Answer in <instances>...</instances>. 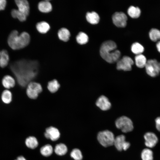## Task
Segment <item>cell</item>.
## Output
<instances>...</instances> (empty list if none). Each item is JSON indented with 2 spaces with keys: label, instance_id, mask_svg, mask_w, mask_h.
I'll use <instances>...</instances> for the list:
<instances>
[{
  "label": "cell",
  "instance_id": "1",
  "mask_svg": "<svg viewBox=\"0 0 160 160\" xmlns=\"http://www.w3.org/2000/svg\"><path fill=\"white\" fill-rule=\"evenodd\" d=\"M39 64L36 60L21 59L12 63L10 68L20 87L27 86L37 76Z\"/></svg>",
  "mask_w": 160,
  "mask_h": 160
},
{
  "label": "cell",
  "instance_id": "2",
  "mask_svg": "<svg viewBox=\"0 0 160 160\" xmlns=\"http://www.w3.org/2000/svg\"><path fill=\"white\" fill-rule=\"evenodd\" d=\"M117 45L113 41L108 40L103 42L100 47V54L101 57L106 61L112 63L117 61L121 53L116 49Z\"/></svg>",
  "mask_w": 160,
  "mask_h": 160
},
{
  "label": "cell",
  "instance_id": "3",
  "mask_svg": "<svg viewBox=\"0 0 160 160\" xmlns=\"http://www.w3.org/2000/svg\"><path fill=\"white\" fill-rule=\"evenodd\" d=\"M30 37L29 34L23 32L19 35L17 30H13L10 33L7 42L9 46L13 50H17L24 48L29 43Z\"/></svg>",
  "mask_w": 160,
  "mask_h": 160
},
{
  "label": "cell",
  "instance_id": "4",
  "mask_svg": "<svg viewBox=\"0 0 160 160\" xmlns=\"http://www.w3.org/2000/svg\"><path fill=\"white\" fill-rule=\"evenodd\" d=\"M115 138L113 133L108 130L100 132L97 135L98 142L104 147H107L113 145Z\"/></svg>",
  "mask_w": 160,
  "mask_h": 160
},
{
  "label": "cell",
  "instance_id": "5",
  "mask_svg": "<svg viewBox=\"0 0 160 160\" xmlns=\"http://www.w3.org/2000/svg\"><path fill=\"white\" fill-rule=\"evenodd\" d=\"M145 68L147 73L151 77H156L160 73V62L156 59L147 60Z\"/></svg>",
  "mask_w": 160,
  "mask_h": 160
},
{
  "label": "cell",
  "instance_id": "6",
  "mask_svg": "<svg viewBox=\"0 0 160 160\" xmlns=\"http://www.w3.org/2000/svg\"><path fill=\"white\" fill-rule=\"evenodd\" d=\"M115 124L117 128L124 133L132 131L134 128L132 120L124 116L120 117L117 119L115 121Z\"/></svg>",
  "mask_w": 160,
  "mask_h": 160
},
{
  "label": "cell",
  "instance_id": "7",
  "mask_svg": "<svg viewBox=\"0 0 160 160\" xmlns=\"http://www.w3.org/2000/svg\"><path fill=\"white\" fill-rule=\"evenodd\" d=\"M26 93L27 95L31 99H35L39 94L42 91V87L41 84L32 81L27 86Z\"/></svg>",
  "mask_w": 160,
  "mask_h": 160
},
{
  "label": "cell",
  "instance_id": "8",
  "mask_svg": "<svg viewBox=\"0 0 160 160\" xmlns=\"http://www.w3.org/2000/svg\"><path fill=\"white\" fill-rule=\"evenodd\" d=\"M134 63L133 61L130 57L124 56L117 61L116 68L118 70L129 71L132 69V66Z\"/></svg>",
  "mask_w": 160,
  "mask_h": 160
},
{
  "label": "cell",
  "instance_id": "9",
  "mask_svg": "<svg viewBox=\"0 0 160 160\" xmlns=\"http://www.w3.org/2000/svg\"><path fill=\"white\" fill-rule=\"evenodd\" d=\"M112 18L113 23L116 26L120 27L126 26L127 17L124 12H116L113 14Z\"/></svg>",
  "mask_w": 160,
  "mask_h": 160
},
{
  "label": "cell",
  "instance_id": "10",
  "mask_svg": "<svg viewBox=\"0 0 160 160\" xmlns=\"http://www.w3.org/2000/svg\"><path fill=\"white\" fill-rule=\"evenodd\" d=\"M144 144L147 148L151 149L154 147L157 144L158 139L156 135L151 132L145 133L144 136Z\"/></svg>",
  "mask_w": 160,
  "mask_h": 160
},
{
  "label": "cell",
  "instance_id": "11",
  "mask_svg": "<svg viewBox=\"0 0 160 160\" xmlns=\"http://www.w3.org/2000/svg\"><path fill=\"white\" fill-rule=\"evenodd\" d=\"M113 145L117 150L120 151L123 150L126 151L130 146V143L126 141L125 137L123 135L118 136L115 138Z\"/></svg>",
  "mask_w": 160,
  "mask_h": 160
},
{
  "label": "cell",
  "instance_id": "12",
  "mask_svg": "<svg viewBox=\"0 0 160 160\" xmlns=\"http://www.w3.org/2000/svg\"><path fill=\"white\" fill-rule=\"evenodd\" d=\"M15 1L19 12L27 17L30 10L29 5L28 1L26 0H16Z\"/></svg>",
  "mask_w": 160,
  "mask_h": 160
},
{
  "label": "cell",
  "instance_id": "13",
  "mask_svg": "<svg viewBox=\"0 0 160 160\" xmlns=\"http://www.w3.org/2000/svg\"><path fill=\"white\" fill-rule=\"evenodd\" d=\"M60 133L59 130L56 128L50 127L47 128L44 133L45 137L52 141L57 140L60 137Z\"/></svg>",
  "mask_w": 160,
  "mask_h": 160
},
{
  "label": "cell",
  "instance_id": "14",
  "mask_svg": "<svg viewBox=\"0 0 160 160\" xmlns=\"http://www.w3.org/2000/svg\"><path fill=\"white\" fill-rule=\"evenodd\" d=\"M96 105L103 111L109 109L111 107V104L107 97L102 95L97 99L96 103Z\"/></svg>",
  "mask_w": 160,
  "mask_h": 160
},
{
  "label": "cell",
  "instance_id": "15",
  "mask_svg": "<svg viewBox=\"0 0 160 160\" xmlns=\"http://www.w3.org/2000/svg\"><path fill=\"white\" fill-rule=\"evenodd\" d=\"M2 84L3 86L7 89L13 87L15 84V79L9 75L5 76L2 80Z\"/></svg>",
  "mask_w": 160,
  "mask_h": 160
},
{
  "label": "cell",
  "instance_id": "16",
  "mask_svg": "<svg viewBox=\"0 0 160 160\" xmlns=\"http://www.w3.org/2000/svg\"><path fill=\"white\" fill-rule=\"evenodd\" d=\"M39 10L44 13H48L50 12L52 9V5L50 2L47 0L40 2L38 5Z\"/></svg>",
  "mask_w": 160,
  "mask_h": 160
},
{
  "label": "cell",
  "instance_id": "17",
  "mask_svg": "<svg viewBox=\"0 0 160 160\" xmlns=\"http://www.w3.org/2000/svg\"><path fill=\"white\" fill-rule=\"evenodd\" d=\"M86 18L88 22L92 24H96L99 22L100 17L98 14L95 12H87Z\"/></svg>",
  "mask_w": 160,
  "mask_h": 160
},
{
  "label": "cell",
  "instance_id": "18",
  "mask_svg": "<svg viewBox=\"0 0 160 160\" xmlns=\"http://www.w3.org/2000/svg\"><path fill=\"white\" fill-rule=\"evenodd\" d=\"M9 61V57L7 51L3 49L1 51L0 56V67L3 68L8 64Z\"/></svg>",
  "mask_w": 160,
  "mask_h": 160
},
{
  "label": "cell",
  "instance_id": "19",
  "mask_svg": "<svg viewBox=\"0 0 160 160\" xmlns=\"http://www.w3.org/2000/svg\"><path fill=\"white\" fill-rule=\"evenodd\" d=\"M135 61L137 67L142 68L145 67L147 60L145 56L141 54L136 55L135 57Z\"/></svg>",
  "mask_w": 160,
  "mask_h": 160
},
{
  "label": "cell",
  "instance_id": "20",
  "mask_svg": "<svg viewBox=\"0 0 160 160\" xmlns=\"http://www.w3.org/2000/svg\"><path fill=\"white\" fill-rule=\"evenodd\" d=\"M142 160H153V153L151 149L145 148L143 149L140 154Z\"/></svg>",
  "mask_w": 160,
  "mask_h": 160
},
{
  "label": "cell",
  "instance_id": "21",
  "mask_svg": "<svg viewBox=\"0 0 160 160\" xmlns=\"http://www.w3.org/2000/svg\"><path fill=\"white\" fill-rule=\"evenodd\" d=\"M58 36L60 40L66 42L69 39L70 33L69 31L67 28H62L58 31Z\"/></svg>",
  "mask_w": 160,
  "mask_h": 160
},
{
  "label": "cell",
  "instance_id": "22",
  "mask_svg": "<svg viewBox=\"0 0 160 160\" xmlns=\"http://www.w3.org/2000/svg\"><path fill=\"white\" fill-rule=\"evenodd\" d=\"M12 94L10 91L6 89L2 93L1 98L2 101L5 104H9L12 100Z\"/></svg>",
  "mask_w": 160,
  "mask_h": 160
},
{
  "label": "cell",
  "instance_id": "23",
  "mask_svg": "<svg viewBox=\"0 0 160 160\" xmlns=\"http://www.w3.org/2000/svg\"><path fill=\"white\" fill-rule=\"evenodd\" d=\"M36 28L40 33H45L49 30L50 27L49 24L45 21H41L38 23L36 25Z\"/></svg>",
  "mask_w": 160,
  "mask_h": 160
},
{
  "label": "cell",
  "instance_id": "24",
  "mask_svg": "<svg viewBox=\"0 0 160 160\" xmlns=\"http://www.w3.org/2000/svg\"><path fill=\"white\" fill-rule=\"evenodd\" d=\"M128 15L133 18H137L139 17L141 13V10L138 7L130 6L127 10Z\"/></svg>",
  "mask_w": 160,
  "mask_h": 160
},
{
  "label": "cell",
  "instance_id": "25",
  "mask_svg": "<svg viewBox=\"0 0 160 160\" xmlns=\"http://www.w3.org/2000/svg\"><path fill=\"white\" fill-rule=\"evenodd\" d=\"M25 144L28 148L33 149L37 147L38 142L36 138L33 136L27 137L25 140Z\"/></svg>",
  "mask_w": 160,
  "mask_h": 160
},
{
  "label": "cell",
  "instance_id": "26",
  "mask_svg": "<svg viewBox=\"0 0 160 160\" xmlns=\"http://www.w3.org/2000/svg\"><path fill=\"white\" fill-rule=\"evenodd\" d=\"M149 36L151 41H158L160 39V30L156 28H152L149 31Z\"/></svg>",
  "mask_w": 160,
  "mask_h": 160
},
{
  "label": "cell",
  "instance_id": "27",
  "mask_svg": "<svg viewBox=\"0 0 160 160\" xmlns=\"http://www.w3.org/2000/svg\"><path fill=\"white\" fill-rule=\"evenodd\" d=\"M67 150L66 146L64 144L61 143L55 146L54 151L57 154L62 156L66 153Z\"/></svg>",
  "mask_w": 160,
  "mask_h": 160
},
{
  "label": "cell",
  "instance_id": "28",
  "mask_svg": "<svg viewBox=\"0 0 160 160\" xmlns=\"http://www.w3.org/2000/svg\"><path fill=\"white\" fill-rule=\"evenodd\" d=\"M144 50L143 46L138 42L132 44L131 46V50L134 54L137 55L142 54Z\"/></svg>",
  "mask_w": 160,
  "mask_h": 160
},
{
  "label": "cell",
  "instance_id": "29",
  "mask_svg": "<svg viewBox=\"0 0 160 160\" xmlns=\"http://www.w3.org/2000/svg\"><path fill=\"white\" fill-rule=\"evenodd\" d=\"M53 151L52 146L50 144H47L42 146L40 149V152L44 156L47 157L51 155Z\"/></svg>",
  "mask_w": 160,
  "mask_h": 160
},
{
  "label": "cell",
  "instance_id": "30",
  "mask_svg": "<svg viewBox=\"0 0 160 160\" xmlns=\"http://www.w3.org/2000/svg\"><path fill=\"white\" fill-rule=\"evenodd\" d=\"M60 87V85L57 81L54 79L48 82L47 88L50 92L54 93L57 91Z\"/></svg>",
  "mask_w": 160,
  "mask_h": 160
},
{
  "label": "cell",
  "instance_id": "31",
  "mask_svg": "<svg viewBox=\"0 0 160 160\" xmlns=\"http://www.w3.org/2000/svg\"><path fill=\"white\" fill-rule=\"evenodd\" d=\"M76 40L77 43L80 44H84L88 42V37L86 33L80 32L76 37Z\"/></svg>",
  "mask_w": 160,
  "mask_h": 160
},
{
  "label": "cell",
  "instance_id": "32",
  "mask_svg": "<svg viewBox=\"0 0 160 160\" xmlns=\"http://www.w3.org/2000/svg\"><path fill=\"white\" fill-rule=\"evenodd\" d=\"M11 14L13 18H17L21 22L25 21L27 17L20 12L17 9H12L11 12Z\"/></svg>",
  "mask_w": 160,
  "mask_h": 160
},
{
  "label": "cell",
  "instance_id": "33",
  "mask_svg": "<svg viewBox=\"0 0 160 160\" xmlns=\"http://www.w3.org/2000/svg\"><path fill=\"white\" fill-rule=\"evenodd\" d=\"M71 156L75 160H81L82 155L81 151L78 149L75 148L72 150L70 154Z\"/></svg>",
  "mask_w": 160,
  "mask_h": 160
},
{
  "label": "cell",
  "instance_id": "34",
  "mask_svg": "<svg viewBox=\"0 0 160 160\" xmlns=\"http://www.w3.org/2000/svg\"><path fill=\"white\" fill-rule=\"evenodd\" d=\"M156 129L160 132V116L157 117L155 119Z\"/></svg>",
  "mask_w": 160,
  "mask_h": 160
},
{
  "label": "cell",
  "instance_id": "35",
  "mask_svg": "<svg viewBox=\"0 0 160 160\" xmlns=\"http://www.w3.org/2000/svg\"><path fill=\"white\" fill-rule=\"evenodd\" d=\"M7 4V1L5 0H0V10L4 9Z\"/></svg>",
  "mask_w": 160,
  "mask_h": 160
},
{
  "label": "cell",
  "instance_id": "36",
  "mask_svg": "<svg viewBox=\"0 0 160 160\" xmlns=\"http://www.w3.org/2000/svg\"><path fill=\"white\" fill-rule=\"evenodd\" d=\"M156 46L158 51L160 53V40L157 41L156 44Z\"/></svg>",
  "mask_w": 160,
  "mask_h": 160
},
{
  "label": "cell",
  "instance_id": "37",
  "mask_svg": "<svg viewBox=\"0 0 160 160\" xmlns=\"http://www.w3.org/2000/svg\"><path fill=\"white\" fill-rule=\"evenodd\" d=\"M15 160H26V159L22 156H20L17 157Z\"/></svg>",
  "mask_w": 160,
  "mask_h": 160
},
{
  "label": "cell",
  "instance_id": "38",
  "mask_svg": "<svg viewBox=\"0 0 160 160\" xmlns=\"http://www.w3.org/2000/svg\"><path fill=\"white\" fill-rule=\"evenodd\" d=\"M0 54H1V51H0Z\"/></svg>",
  "mask_w": 160,
  "mask_h": 160
}]
</instances>
